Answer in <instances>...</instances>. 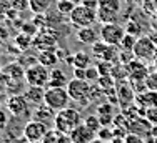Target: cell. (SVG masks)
<instances>
[{"label":"cell","mask_w":157,"mask_h":143,"mask_svg":"<svg viewBox=\"0 0 157 143\" xmlns=\"http://www.w3.org/2000/svg\"><path fill=\"white\" fill-rule=\"evenodd\" d=\"M82 123H84V118H82L80 112L74 107H67V108H63V110L57 112L55 122H54V128H57L59 131H62V133L70 135L78 125H82Z\"/></svg>","instance_id":"1"},{"label":"cell","mask_w":157,"mask_h":143,"mask_svg":"<svg viewBox=\"0 0 157 143\" xmlns=\"http://www.w3.org/2000/svg\"><path fill=\"white\" fill-rule=\"evenodd\" d=\"M90 83H89L87 80H78V78H72V80H69V83H67V92H69L70 95V100L75 101V103L82 105V107H85V105L90 103Z\"/></svg>","instance_id":"2"},{"label":"cell","mask_w":157,"mask_h":143,"mask_svg":"<svg viewBox=\"0 0 157 143\" xmlns=\"http://www.w3.org/2000/svg\"><path fill=\"white\" fill-rule=\"evenodd\" d=\"M70 103V95L67 86H48L45 88V105L54 112H60Z\"/></svg>","instance_id":"3"},{"label":"cell","mask_w":157,"mask_h":143,"mask_svg":"<svg viewBox=\"0 0 157 143\" xmlns=\"http://www.w3.org/2000/svg\"><path fill=\"white\" fill-rule=\"evenodd\" d=\"M122 0H99L97 7V18L100 24H112L121 17Z\"/></svg>","instance_id":"4"},{"label":"cell","mask_w":157,"mask_h":143,"mask_svg":"<svg viewBox=\"0 0 157 143\" xmlns=\"http://www.w3.org/2000/svg\"><path fill=\"white\" fill-rule=\"evenodd\" d=\"M69 20L78 30V28H84V27H92L95 22H99V18H97V10H92L89 7L78 3V5H75L74 12L70 13Z\"/></svg>","instance_id":"5"},{"label":"cell","mask_w":157,"mask_h":143,"mask_svg":"<svg viewBox=\"0 0 157 143\" xmlns=\"http://www.w3.org/2000/svg\"><path fill=\"white\" fill-rule=\"evenodd\" d=\"M50 80V68H47L42 63H33L29 68H25V83L32 86H44L47 88Z\"/></svg>","instance_id":"6"},{"label":"cell","mask_w":157,"mask_h":143,"mask_svg":"<svg viewBox=\"0 0 157 143\" xmlns=\"http://www.w3.org/2000/svg\"><path fill=\"white\" fill-rule=\"evenodd\" d=\"M100 40L107 45H121L122 38L125 35V27H122L119 22L112 24H102L100 25Z\"/></svg>","instance_id":"7"},{"label":"cell","mask_w":157,"mask_h":143,"mask_svg":"<svg viewBox=\"0 0 157 143\" xmlns=\"http://www.w3.org/2000/svg\"><path fill=\"white\" fill-rule=\"evenodd\" d=\"M134 55H136L137 60H142V62H152V60H155L157 47L149 35H144V37L137 38V43L134 47Z\"/></svg>","instance_id":"8"},{"label":"cell","mask_w":157,"mask_h":143,"mask_svg":"<svg viewBox=\"0 0 157 143\" xmlns=\"http://www.w3.org/2000/svg\"><path fill=\"white\" fill-rule=\"evenodd\" d=\"M48 128L50 127H47L45 123H40L37 120H30L24 127V140L27 143H42Z\"/></svg>","instance_id":"9"},{"label":"cell","mask_w":157,"mask_h":143,"mask_svg":"<svg viewBox=\"0 0 157 143\" xmlns=\"http://www.w3.org/2000/svg\"><path fill=\"white\" fill-rule=\"evenodd\" d=\"M5 108L10 115L13 116H24L27 115L29 108H30V103L27 101V98L24 97V93H15V95H10L5 101Z\"/></svg>","instance_id":"10"},{"label":"cell","mask_w":157,"mask_h":143,"mask_svg":"<svg viewBox=\"0 0 157 143\" xmlns=\"http://www.w3.org/2000/svg\"><path fill=\"white\" fill-rule=\"evenodd\" d=\"M125 70H127V75H129L130 82H145L147 75L151 73L147 70V67H145V62L137 60V58H134L130 63H127Z\"/></svg>","instance_id":"11"},{"label":"cell","mask_w":157,"mask_h":143,"mask_svg":"<svg viewBox=\"0 0 157 143\" xmlns=\"http://www.w3.org/2000/svg\"><path fill=\"white\" fill-rule=\"evenodd\" d=\"M154 130V125L145 118V115H139L136 118L129 120V133L137 135V137H147Z\"/></svg>","instance_id":"12"},{"label":"cell","mask_w":157,"mask_h":143,"mask_svg":"<svg viewBox=\"0 0 157 143\" xmlns=\"http://www.w3.org/2000/svg\"><path fill=\"white\" fill-rule=\"evenodd\" d=\"M55 115H57V112H54L50 107H47L45 103L39 105V107H35V110H33L32 113V120H37V122L40 123H45L47 127H54V122H55Z\"/></svg>","instance_id":"13"},{"label":"cell","mask_w":157,"mask_h":143,"mask_svg":"<svg viewBox=\"0 0 157 143\" xmlns=\"http://www.w3.org/2000/svg\"><path fill=\"white\" fill-rule=\"evenodd\" d=\"M32 45L35 48H39V52L42 50H55L57 47V38L54 35H50V32H39L33 37Z\"/></svg>","instance_id":"14"},{"label":"cell","mask_w":157,"mask_h":143,"mask_svg":"<svg viewBox=\"0 0 157 143\" xmlns=\"http://www.w3.org/2000/svg\"><path fill=\"white\" fill-rule=\"evenodd\" d=\"M70 138H72V143H92L97 138V135L82 123L70 133Z\"/></svg>","instance_id":"15"},{"label":"cell","mask_w":157,"mask_h":143,"mask_svg":"<svg viewBox=\"0 0 157 143\" xmlns=\"http://www.w3.org/2000/svg\"><path fill=\"white\" fill-rule=\"evenodd\" d=\"M24 97L27 98V101L30 105L39 107V105L45 103V88H44V86H32V85H29L27 88H25V92H24Z\"/></svg>","instance_id":"16"},{"label":"cell","mask_w":157,"mask_h":143,"mask_svg":"<svg viewBox=\"0 0 157 143\" xmlns=\"http://www.w3.org/2000/svg\"><path fill=\"white\" fill-rule=\"evenodd\" d=\"M2 72L5 73L9 83H10V82H20V83H22V80H25V67L20 65L18 62L17 63H10V65L3 67Z\"/></svg>","instance_id":"17"},{"label":"cell","mask_w":157,"mask_h":143,"mask_svg":"<svg viewBox=\"0 0 157 143\" xmlns=\"http://www.w3.org/2000/svg\"><path fill=\"white\" fill-rule=\"evenodd\" d=\"M136 105L139 108H154L157 107V92H152V90H145L142 93H137L136 95Z\"/></svg>","instance_id":"18"},{"label":"cell","mask_w":157,"mask_h":143,"mask_svg":"<svg viewBox=\"0 0 157 143\" xmlns=\"http://www.w3.org/2000/svg\"><path fill=\"white\" fill-rule=\"evenodd\" d=\"M97 116L100 118L102 127L114 125V118H115V108H114V105H112V103L100 105V107L97 108Z\"/></svg>","instance_id":"19"},{"label":"cell","mask_w":157,"mask_h":143,"mask_svg":"<svg viewBox=\"0 0 157 143\" xmlns=\"http://www.w3.org/2000/svg\"><path fill=\"white\" fill-rule=\"evenodd\" d=\"M117 101L122 107V110L127 108L130 103H136V95L132 92V85H122L117 90Z\"/></svg>","instance_id":"20"},{"label":"cell","mask_w":157,"mask_h":143,"mask_svg":"<svg viewBox=\"0 0 157 143\" xmlns=\"http://www.w3.org/2000/svg\"><path fill=\"white\" fill-rule=\"evenodd\" d=\"M99 37L100 33L92 27H84L77 30V38L84 45H94L95 42H99Z\"/></svg>","instance_id":"21"},{"label":"cell","mask_w":157,"mask_h":143,"mask_svg":"<svg viewBox=\"0 0 157 143\" xmlns=\"http://www.w3.org/2000/svg\"><path fill=\"white\" fill-rule=\"evenodd\" d=\"M55 0H29V10L33 15H44L52 9Z\"/></svg>","instance_id":"22"},{"label":"cell","mask_w":157,"mask_h":143,"mask_svg":"<svg viewBox=\"0 0 157 143\" xmlns=\"http://www.w3.org/2000/svg\"><path fill=\"white\" fill-rule=\"evenodd\" d=\"M67 63L74 67V68H89L90 67V55L85 52H75L72 57L67 58Z\"/></svg>","instance_id":"23"},{"label":"cell","mask_w":157,"mask_h":143,"mask_svg":"<svg viewBox=\"0 0 157 143\" xmlns=\"http://www.w3.org/2000/svg\"><path fill=\"white\" fill-rule=\"evenodd\" d=\"M37 60H39V63L45 65L47 68H54V67L59 63V57H57V52L55 50H42V52H39Z\"/></svg>","instance_id":"24"},{"label":"cell","mask_w":157,"mask_h":143,"mask_svg":"<svg viewBox=\"0 0 157 143\" xmlns=\"http://www.w3.org/2000/svg\"><path fill=\"white\" fill-rule=\"evenodd\" d=\"M67 83H69V80L60 68H57V67L50 68V80H48L47 88L48 86H67Z\"/></svg>","instance_id":"25"},{"label":"cell","mask_w":157,"mask_h":143,"mask_svg":"<svg viewBox=\"0 0 157 143\" xmlns=\"http://www.w3.org/2000/svg\"><path fill=\"white\" fill-rule=\"evenodd\" d=\"M74 9H75V3L70 0H55V10L63 17H70Z\"/></svg>","instance_id":"26"},{"label":"cell","mask_w":157,"mask_h":143,"mask_svg":"<svg viewBox=\"0 0 157 143\" xmlns=\"http://www.w3.org/2000/svg\"><path fill=\"white\" fill-rule=\"evenodd\" d=\"M142 30H144V27H142L140 24H137L134 18H130V20H127V24H125V33H130V35H134V37H142Z\"/></svg>","instance_id":"27"},{"label":"cell","mask_w":157,"mask_h":143,"mask_svg":"<svg viewBox=\"0 0 157 143\" xmlns=\"http://www.w3.org/2000/svg\"><path fill=\"white\" fill-rule=\"evenodd\" d=\"M84 125L85 127H89L94 133L97 135V131H99L100 128H102V123H100V118L97 115H87L84 118Z\"/></svg>","instance_id":"28"},{"label":"cell","mask_w":157,"mask_h":143,"mask_svg":"<svg viewBox=\"0 0 157 143\" xmlns=\"http://www.w3.org/2000/svg\"><path fill=\"white\" fill-rule=\"evenodd\" d=\"M32 42H33L32 35H29V33H25V32H22L20 35H17V37H15V43L18 45V48H20L22 52L27 50V48L32 45Z\"/></svg>","instance_id":"29"},{"label":"cell","mask_w":157,"mask_h":143,"mask_svg":"<svg viewBox=\"0 0 157 143\" xmlns=\"http://www.w3.org/2000/svg\"><path fill=\"white\" fill-rule=\"evenodd\" d=\"M117 47H119V45H107L105 52H104V55H102V60L110 62V63H114L115 60H119V55H121V53H119Z\"/></svg>","instance_id":"30"},{"label":"cell","mask_w":157,"mask_h":143,"mask_svg":"<svg viewBox=\"0 0 157 143\" xmlns=\"http://www.w3.org/2000/svg\"><path fill=\"white\" fill-rule=\"evenodd\" d=\"M137 43V37L130 35V33H125L124 38H122V42L119 47L122 48V50H127V52H134V47H136Z\"/></svg>","instance_id":"31"},{"label":"cell","mask_w":157,"mask_h":143,"mask_svg":"<svg viewBox=\"0 0 157 143\" xmlns=\"http://www.w3.org/2000/svg\"><path fill=\"white\" fill-rule=\"evenodd\" d=\"M114 128H110V127H102L99 131H97V138H100V140L104 141H112V138H114Z\"/></svg>","instance_id":"32"},{"label":"cell","mask_w":157,"mask_h":143,"mask_svg":"<svg viewBox=\"0 0 157 143\" xmlns=\"http://www.w3.org/2000/svg\"><path fill=\"white\" fill-rule=\"evenodd\" d=\"M145 86L147 90H152V92H157V70L155 72H151L145 78Z\"/></svg>","instance_id":"33"},{"label":"cell","mask_w":157,"mask_h":143,"mask_svg":"<svg viewBox=\"0 0 157 143\" xmlns=\"http://www.w3.org/2000/svg\"><path fill=\"white\" fill-rule=\"evenodd\" d=\"M105 48H107V43H105V42H95L94 45H92V55H94V57L102 58Z\"/></svg>","instance_id":"34"},{"label":"cell","mask_w":157,"mask_h":143,"mask_svg":"<svg viewBox=\"0 0 157 143\" xmlns=\"http://www.w3.org/2000/svg\"><path fill=\"white\" fill-rule=\"evenodd\" d=\"M99 78H100L99 68H97V67H89L87 68V78H85V80L90 82V83H95V82H99Z\"/></svg>","instance_id":"35"},{"label":"cell","mask_w":157,"mask_h":143,"mask_svg":"<svg viewBox=\"0 0 157 143\" xmlns=\"http://www.w3.org/2000/svg\"><path fill=\"white\" fill-rule=\"evenodd\" d=\"M142 9L145 13L154 15V12L157 10V0H142Z\"/></svg>","instance_id":"36"},{"label":"cell","mask_w":157,"mask_h":143,"mask_svg":"<svg viewBox=\"0 0 157 143\" xmlns=\"http://www.w3.org/2000/svg\"><path fill=\"white\" fill-rule=\"evenodd\" d=\"M145 118L149 120V122L152 123V125H157V107H154V108H147L145 110Z\"/></svg>","instance_id":"37"},{"label":"cell","mask_w":157,"mask_h":143,"mask_svg":"<svg viewBox=\"0 0 157 143\" xmlns=\"http://www.w3.org/2000/svg\"><path fill=\"white\" fill-rule=\"evenodd\" d=\"M12 2V9L20 12L24 9H29V0H10Z\"/></svg>","instance_id":"38"},{"label":"cell","mask_w":157,"mask_h":143,"mask_svg":"<svg viewBox=\"0 0 157 143\" xmlns=\"http://www.w3.org/2000/svg\"><path fill=\"white\" fill-rule=\"evenodd\" d=\"M7 125H9V115H7V110H2V108H0V130H5Z\"/></svg>","instance_id":"39"},{"label":"cell","mask_w":157,"mask_h":143,"mask_svg":"<svg viewBox=\"0 0 157 143\" xmlns=\"http://www.w3.org/2000/svg\"><path fill=\"white\" fill-rule=\"evenodd\" d=\"M7 85H9V80H7L5 73H0V95H3V93L7 92Z\"/></svg>","instance_id":"40"},{"label":"cell","mask_w":157,"mask_h":143,"mask_svg":"<svg viewBox=\"0 0 157 143\" xmlns=\"http://www.w3.org/2000/svg\"><path fill=\"white\" fill-rule=\"evenodd\" d=\"M12 9V2L10 0H0V13H7Z\"/></svg>","instance_id":"41"},{"label":"cell","mask_w":157,"mask_h":143,"mask_svg":"<svg viewBox=\"0 0 157 143\" xmlns=\"http://www.w3.org/2000/svg\"><path fill=\"white\" fill-rule=\"evenodd\" d=\"M125 143H144V140H142V137H137V135L129 133L125 137Z\"/></svg>","instance_id":"42"},{"label":"cell","mask_w":157,"mask_h":143,"mask_svg":"<svg viewBox=\"0 0 157 143\" xmlns=\"http://www.w3.org/2000/svg\"><path fill=\"white\" fill-rule=\"evenodd\" d=\"M82 5L89 7V9H92V10H97V7H99V0H84Z\"/></svg>","instance_id":"43"},{"label":"cell","mask_w":157,"mask_h":143,"mask_svg":"<svg viewBox=\"0 0 157 143\" xmlns=\"http://www.w3.org/2000/svg\"><path fill=\"white\" fill-rule=\"evenodd\" d=\"M7 37H9V33H7V30H5V28H2V27H0V43H2V42H3V40H5V38H7Z\"/></svg>","instance_id":"44"},{"label":"cell","mask_w":157,"mask_h":143,"mask_svg":"<svg viewBox=\"0 0 157 143\" xmlns=\"http://www.w3.org/2000/svg\"><path fill=\"white\" fill-rule=\"evenodd\" d=\"M110 143H125V138L124 137H114Z\"/></svg>","instance_id":"45"},{"label":"cell","mask_w":157,"mask_h":143,"mask_svg":"<svg viewBox=\"0 0 157 143\" xmlns=\"http://www.w3.org/2000/svg\"><path fill=\"white\" fill-rule=\"evenodd\" d=\"M92 143H110V141H104V140H100V138H95Z\"/></svg>","instance_id":"46"},{"label":"cell","mask_w":157,"mask_h":143,"mask_svg":"<svg viewBox=\"0 0 157 143\" xmlns=\"http://www.w3.org/2000/svg\"><path fill=\"white\" fill-rule=\"evenodd\" d=\"M70 2H74V3H75V5H78V3H82V2H84V0H70Z\"/></svg>","instance_id":"47"},{"label":"cell","mask_w":157,"mask_h":143,"mask_svg":"<svg viewBox=\"0 0 157 143\" xmlns=\"http://www.w3.org/2000/svg\"><path fill=\"white\" fill-rule=\"evenodd\" d=\"M152 17H154V20H157V10L154 12V15H152Z\"/></svg>","instance_id":"48"},{"label":"cell","mask_w":157,"mask_h":143,"mask_svg":"<svg viewBox=\"0 0 157 143\" xmlns=\"http://www.w3.org/2000/svg\"><path fill=\"white\" fill-rule=\"evenodd\" d=\"M129 2H139V0H129ZM140 2H142V0H140Z\"/></svg>","instance_id":"49"}]
</instances>
